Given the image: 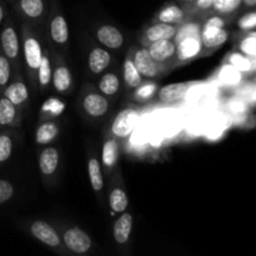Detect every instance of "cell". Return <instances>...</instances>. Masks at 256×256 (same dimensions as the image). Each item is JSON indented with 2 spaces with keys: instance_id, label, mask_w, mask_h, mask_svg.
Wrapping results in <instances>:
<instances>
[{
  "instance_id": "6da1fadb",
  "label": "cell",
  "mask_w": 256,
  "mask_h": 256,
  "mask_svg": "<svg viewBox=\"0 0 256 256\" xmlns=\"http://www.w3.org/2000/svg\"><path fill=\"white\" fill-rule=\"evenodd\" d=\"M20 42H22V72L26 75V82L34 94L38 92V69L42 62V48L40 35L35 30L34 25L22 22L20 29Z\"/></svg>"
},
{
  "instance_id": "7a4b0ae2",
  "label": "cell",
  "mask_w": 256,
  "mask_h": 256,
  "mask_svg": "<svg viewBox=\"0 0 256 256\" xmlns=\"http://www.w3.org/2000/svg\"><path fill=\"white\" fill-rule=\"evenodd\" d=\"M202 22L188 19L178 26L174 42L176 44V65H184L202 55Z\"/></svg>"
},
{
  "instance_id": "3957f363",
  "label": "cell",
  "mask_w": 256,
  "mask_h": 256,
  "mask_svg": "<svg viewBox=\"0 0 256 256\" xmlns=\"http://www.w3.org/2000/svg\"><path fill=\"white\" fill-rule=\"evenodd\" d=\"M46 22L49 48L58 54H65L69 48V25L56 0L52 2V9L48 12Z\"/></svg>"
},
{
  "instance_id": "277c9868",
  "label": "cell",
  "mask_w": 256,
  "mask_h": 256,
  "mask_svg": "<svg viewBox=\"0 0 256 256\" xmlns=\"http://www.w3.org/2000/svg\"><path fill=\"white\" fill-rule=\"evenodd\" d=\"M0 50L9 60L12 72H22V42L12 18L6 16L0 28Z\"/></svg>"
},
{
  "instance_id": "5b68a950",
  "label": "cell",
  "mask_w": 256,
  "mask_h": 256,
  "mask_svg": "<svg viewBox=\"0 0 256 256\" xmlns=\"http://www.w3.org/2000/svg\"><path fill=\"white\" fill-rule=\"evenodd\" d=\"M80 108L86 116L99 119L108 114L110 109V102L99 90L88 84L84 85L80 95Z\"/></svg>"
},
{
  "instance_id": "8992f818",
  "label": "cell",
  "mask_w": 256,
  "mask_h": 256,
  "mask_svg": "<svg viewBox=\"0 0 256 256\" xmlns=\"http://www.w3.org/2000/svg\"><path fill=\"white\" fill-rule=\"evenodd\" d=\"M50 58H52V86L58 94L68 95L72 90V75L65 62L64 56L50 49Z\"/></svg>"
},
{
  "instance_id": "52a82bcc",
  "label": "cell",
  "mask_w": 256,
  "mask_h": 256,
  "mask_svg": "<svg viewBox=\"0 0 256 256\" xmlns=\"http://www.w3.org/2000/svg\"><path fill=\"white\" fill-rule=\"evenodd\" d=\"M2 95L9 99L19 109H22V112H26L30 106V88L25 82L24 72H12V79Z\"/></svg>"
},
{
  "instance_id": "ba28073f",
  "label": "cell",
  "mask_w": 256,
  "mask_h": 256,
  "mask_svg": "<svg viewBox=\"0 0 256 256\" xmlns=\"http://www.w3.org/2000/svg\"><path fill=\"white\" fill-rule=\"evenodd\" d=\"M132 59H134L138 72H140L144 80H154L169 72L166 68L152 59L145 46H132Z\"/></svg>"
},
{
  "instance_id": "9c48e42d",
  "label": "cell",
  "mask_w": 256,
  "mask_h": 256,
  "mask_svg": "<svg viewBox=\"0 0 256 256\" xmlns=\"http://www.w3.org/2000/svg\"><path fill=\"white\" fill-rule=\"evenodd\" d=\"M15 12L25 22L42 25L46 22V0H15Z\"/></svg>"
},
{
  "instance_id": "30bf717a",
  "label": "cell",
  "mask_w": 256,
  "mask_h": 256,
  "mask_svg": "<svg viewBox=\"0 0 256 256\" xmlns=\"http://www.w3.org/2000/svg\"><path fill=\"white\" fill-rule=\"evenodd\" d=\"M152 59L168 70L174 69L176 65V44L174 39H162L145 46Z\"/></svg>"
},
{
  "instance_id": "8fae6325",
  "label": "cell",
  "mask_w": 256,
  "mask_h": 256,
  "mask_svg": "<svg viewBox=\"0 0 256 256\" xmlns=\"http://www.w3.org/2000/svg\"><path fill=\"white\" fill-rule=\"evenodd\" d=\"M139 120V110L134 109V108L122 110L112 120V126H110L112 135L116 139H128L135 130Z\"/></svg>"
},
{
  "instance_id": "7c38bea8",
  "label": "cell",
  "mask_w": 256,
  "mask_h": 256,
  "mask_svg": "<svg viewBox=\"0 0 256 256\" xmlns=\"http://www.w3.org/2000/svg\"><path fill=\"white\" fill-rule=\"evenodd\" d=\"M60 236H62V242L64 244L65 249L74 252V254H88L92 248V238L84 230H82L78 226L68 228Z\"/></svg>"
},
{
  "instance_id": "4fadbf2b",
  "label": "cell",
  "mask_w": 256,
  "mask_h": 256,
  "mask_svg": "<svg viewBox=\"0 0 256 256\" xmlns=\"http://www.w3.org/2000/svg\"><path fill=\"white\" fill-rule=\"evenodd\" d=\"M30 232H32V236L40 242L42 244L46 245V246L52 248V249L58 250V252H62L64 244L62 242V236L59 235V232L54 229V226L49 224L46 222H42V220H36V222H32L30 225Z\"/></svg>"
},
{
  "instance_id": "5bb4252c",
  "label": "cell",
  "mask_w": 256,
  "mask_h": 256,
  "mask_svg": "<svg viewBox=\"0 0 256 256\" xmlns=\"http://www.w3.org/2000/svg\"><path fill=\"white\" fill-rule=\"evenodd\" d=\"M230 32L226 28H202V55L206 56L212 54L229 40Z\"/></svg>"
},
{
  "instance_id": "9a60e30c",
  "label": "cell",
  "mask_w": 256,
  "mask_h": 256,
  "mask_svg": "<svg viewBox=\"0 0 256 256\" xmlns=\"http://www.w3.org/2000/svg\"><path fill=\"white\" fill-rule=\"evenodd\" d=\"M95 39L98 40L100 45L108 50H118L122 49L125 42L124 34L120 32L119 28L110 24H102L95 29Z\"/></svg>"
},
{
  "instance_id": "2e32d148",
  "label": "cell",
  "mask_w": 256,
  "mask_h": 256,
  "mask_svg": "<svg viewBox=\"0 0 256 256\" xmlns=\"http://www.w3.org/2000/svg\"><path fill=\"white\" fill-rule=\"evenodd\" d=\"M112 62V54L105 48L94 45L88 52V70L94 78H99L102 72H106Z\"/></svg>"
},
{
  "instance_id": "e0dca14e",
  "label": "cell",
  "mask_w": 256,
  "mask_h": 256,
  "mask_svg": "<svg viewBox=\"0 0 256 256\" xmlns=\"http://www.w3.org/2000/svg\"><path fill=\"white\" fill-rule=\"evenodd\" d=\"M178 25L165 24V22H152L149 26L142 30L140 35L142 46H148L152 42L162 39H174L176 34Z\"/></svg>"
},
{
  "instance_id": "ac0fdd59",
  "label": "cell",
  "mask_w": 256,
  "mask_h": 256,
  "mask_svg": "<svg viewBox=\"0 0 256 256\" xmlns=\"http://www.w3.org/2000/svg\"><path fill=\"white\" fill-rule=\"evenodd\" d=\"M22 109L12 104L9 99L0 95V130L20 128L22 120Z\"/></svg>"
},
{
  "instance_id": "d6986e66",
  "label": "cell",
  "mask_w": 256,
  "mask_h": 256,
  "mask_svg": "<svg viewBox=\"0 0 256 256\" xmlns=\"http://www.w3.org/2000/svg\"><path fill=\"white\" fill-rule=\"evenodd\" d=\"M195 85L194 82H182L168 84L158 89L156 96L158 100L162 104H174L185 99L189 90Z\"/></svg>"
},
{
  "instance_id": "ffe728a7",
  "label": "cell",
  "mask_w": 256,
  "mask_h": 256,
  "mask_svg": "<svg viewBox=\"0 0 256 256\" xmlns=\"http://www.w3.org/2000/svg\"><path fill=\"white\" fill-rule=\"evenodd\" d=\"M60 164L59 149L54 145H45L39 154V170L45 179L56 174Z\"/></svg>"
},
{
  "instance_id": "44dd1931",
  "label": "cell",
  "mask_w": 256,
  "mask_h": 256,
  "mask_svg": "<svg viewBox=\"0 0 256 256\" xmlns=\"http://www.w3.org/2000/svg\"><path fill=\"white\" fill-rule=\"evenodd\" d=\"M189 19L186 12L178 2H168L155 14L152 22H165V24L180 25Z\"/></svg>"
},
{
  "instance_id": "7402d4cb",
  "label": "cell",
  "mask_w": 256,
  "mask_h": 256,
  "mask_svg": "<svg viewBox=\"0 0 256 256\" xmlns=\"http://www.w3.org/2000/svg\"><path fill=\"white\" fill-rule=\"evenodd\" d=\"M52 58H50V48H44L42 62L38 69V92L46 94L52 88Z\"/></svg>"
},
{
  "instance_id": "603a6c76",
  "label": "cell",
  "mask_w": 256,
  "mask_h": 256,
  "mask_svg": "<svg viewBox=\"0 0 256 256\" xmlns=\"http://www.w3.org/2000/svg\"><path fill=\"white\" fill-rule=\"evenodd\" d=\"M99 82H98V90L102 92L108 99H114L120 92L122 88V80H120L118 72L110 70V72H104L100 75Z\"/></svg>"
},
{
  "instance_id": "cb8c5ba5",
  "label": "cell",
  "mask_w": 256,
  "mask_h": 256,
  "mask_svg": "<svg viewBox=\"0 0 256 256\" xmlns=\"http://www.w3.org/2000/svg\"><path fill=\"white\" fill-rule=\"evenodd\" d=\"M132 222H134L132 215L128 212H122V215L115 220L114 228H112V236L118 245L128 244L130 235H132Z\"/></svg>"
},
{
  "instance_id": "d4e9b609",
  "label": "cell",
  "mask_w": 256,
  "mask_h": 256,
  "mask_svg": "<svg viewBox=\"0 0 256 256\" xmlns=\"http://www.w3.org/2000/svg\"><path fill=\"white\" fill-rule=\"evenodd\" d=\"M122 80H124L125 88L128 90H134L144 80L135 66L134 59H132V46L128 52L124 59V64H122Z\"/></svg>"
},
{
  "instance_id": "484cf974",
  "label": "cell",
  "mask_w": 256,
  "mask_h": 256,
  "mask_svg": "<svg viewBox=\"0 0 256 256\" xmlns=\"http://www.w3.org/2000/svg\"><path fill=\"white\" fill-rule=\"evenodd\" d=\"M60 132L59 124L55 122V119H45L42 120L36 128L35 132V142L38 145H50L58 138Z\"/></svg>"
},
{
  "instance_id": "4316f807",
  "label": "cell",
  "mask_w": 256,
  "mask_h": 256,
  "mask_svg": "<svg viewBox=\"0 0 256 256\" xmlns=\"http://www.w3.org/2000/svg\"><path fill=\"white\" fill-rule=\"evenodd\" d=\"M119 162V142L115 136H109L104 140L102 149V166L112 172Z\"/></svg>"
},
{
  "instance_id": "83f0119b",
  "label": "cell",
  "mask_w": 256,
  "mask_h": 256,
  "mask_svg": "<svg viewBox=\"0 0 256 256\" xmlns=\"http://www.w3.org/2000/svg\"><path fill=\"white\" fill-rule=\"evenodd\" d=\"M242 0H214L212 8L205 16L216 14L228 18V19H232L239 12V10L242 9Z\"/></svg>"
},
{
  "instance_id": "f1b7e54d",
  "label": "cell",
  "mask_w": 256,
  "mask_h": 256,
  "mask_svg": "<svg viewBox=\"0 0 256 256\" xmlns=\"http://www.w3.org/2000/svg\"><path fill=\"white\" fill-rule=\"evenodd\" d=\"M224 62H226V65L242 74H252L255 72V59L245 56L239 52H229Z\"/></svg>"
},
{
  "instance_id": "f546056e",
  "label": "cell",
  "mask_w": 256,
  "mask_h": 256,
  "mask_svg": "<svg viewBox=\"0 0 256 256\" xmlns=\"http://www.w3.org/2000/svg\"><path fill=\"white\" fill-rule=\"evenodd\" d=\"M88 175L90 184L95 194H100L104 190V175L102 170V162L96 156H92L88 160Z\"/></svg>"
},
{
  "instance_id": "4dcf8cb0",
  "label": "cell",
  "mask_w": 256,
  "mask_h": 256,
  "mask_svg": "<svg viewBox=\"0 0 256 256\" xmlns=\"http://www.w3.org/2000/svg\"><path fill=\"white\" fill-rule=\"evenodd\" d=\"M66 104L60 98L52 96L42 102L40 108V119H56L58 116L64 114Z\"/></svg>"
},
{
  "instance_id": "1f68e13d",
  "label": "cell",
  "mask_w": 256,
  "mask_h": 256,
  "mask_svg": "<svg viewBox=\"0 0 256 256\" xmlns=\"http://www.w3.org/2000/svg\"><path fill=\"white\" fill-rule=\"evenodd\" d=\"M109 206L114 214L126 212L129 206V198L122 186H114L109 192Z\"/></svg>"
},
{
  "instance_id": "d6a6232c",
  "label": "cell",
  "mask_w": 256,
  "mask_h": 256,
  "mask_svg": "<svg viewBox=\"0 0 256 256\" xmlns=\"http://www.w3.org/2000/svg\"><path fill=\"white\" fill-rule=\"evenodd\" d=\"M14 152V138L10 129L0 130V166L8 162Z\"/></svg>"
},
{
  "instance_id": "836d02e7",
  "label": "cell",
  "mask_w": 256,
  "mask_h": 256,
  "mask_svg": "<svg viewBox=\"0 0 256 256\" xmlns=\"http://www.w3.org/2000/svg\"><path fill=\"white\" fill-rule=\"evenodd\" d=\"M158 89H159V88H158L156 82H152V80L149 79H145L142 80V82L139 86L135 88V89L132 90V92H132V99L136 100V102H148V100L152 99V98H154Z\"/></svg>"
},
{
  "instance_id": "e575fe53",
  "label": "cell",
  "mask_w": 256,
  "mask_h": 256,
  "mask_svg": "<svg viewBox=\"0 0 256 256\" xmlns=\"http://www.w3.org/2000/svg\"><path fill=\"white\" fill-rule=\"evenodd\" d=\"M238 52L245 56L255 59L256 58V32L254 30L245 32L244 36L238 42Z\"/></svg>"
},
{
  "instance_id": "d590c367",
  "label": "cell",
  "mask_w": 256,
  "mask_h": 256,
  "mask_svg": "<svg viewBox=\"0 0 256 256\" xmlns=\"http://www.w3.org/2000/svg\"><path fill=\"white\" fill-rule=\"evenodd\" d=\"M212 2H214V0H196V2H192V5L185 8L184 10L186 12L189 18L198 16V19H202L210 10Z\"/></svg>"
},
{
  "instance_id": "8d00e7d4",
  "label": "cell",
  "mask_w": 256,
  "mask_h": 256,
  "mask_svg": "<svg viewBox=\"0 0 256 256\" xmlns=\"http://www.w3.org/2000/svg\"><path fill=\"white\" fill-rule=\"evenodd\" d=\"M12 76V65H10L9 60L5 58V55L2 54V50H0V95L2 94V92H4V89L6 88V85L9 84Z\"/></svg>"
},
{
  "instance_id": "74e56055",
  "label": "cell",
  "mask_w": 256,
  "mask_h": 256,
  "mask_svg": "<svg viewBox=\"0 0 256 256\" xmlns=\"http://www.w3.org/2000/svg\"><path fill=\"white\" fill-rule=\"evenodd\" d=\"M232 19L222 16V15L212 14L202 19V28H225L229 25Z\"/></svg>"
},
{
  "instance_id": "f35d334b",
  "label": "cell",
  "mask_w": 256,
  "mask_h": 256,
  "mask_svg": "<svg viewBox=\"0 0 256 256\" xmlns=\"http://www.w3.org/2000/svg\"><path fill=\"white\" fill-rule=\"evenodd\" d=\"M238 26L242 32H250V30H254L256 26V12L254 9L250 10V12H245L244 15L239 18L238 20Z\"/></svg>"
},
{
  "instance_id": "ab89813d",
  "label": "cell",
  "mask_w": 256,
  "mask_h": 256,
  "mask_svg": "<svg viewBox=\"0 0 256 256\" xmlns=\"http://www.w3.org/2000/svg\"><path fill=\"white\" fill-rule=\"evenodd\" d=\"M14 185L9 180L0 179V205L5 204L14 196Z\"/></svg>"
},
{
  "instance_id": "60d3db41",
  "label": "cell",
  "mask_w": 256,
  "mask_h": 256,
  "mask_svg": "<svg viewBox=\"0 0 256 256\" xmlns=\"http://www.w3.org/2000/svg\"><path fill=\"white\" fill-rule=\"evenodd\" d=\"M6 16H8V12H6V9H5V5L4 2L0 0V28H2V22H5Z\"/></svg>"
},
{
  "instance_id": "b9f144b4",
  "label": "cell",
  "mask_w": 256,
  "mask_h": 256,
  "mask_svg": "<svg viewBox=\"0 0 256 256\" xmlns=\"http://www.w3.org/2000/svg\"><path fill=\"white\" fill-rule=\"evenodd\" d=\"M255 6H256V0H242V8H244V9L252 10Z\"/></svg>"
},
{
  "instance_id": "7bdbcfd3",
  "label": "cell",
  "mask_w": 256,
  "mask_h": 256,
  "mask_svg": "<svg viewBox=\"0 0 256 256\" xmlns=\"http://www.w3.org/2000/svg\"><path fill=\"white\" fill-rule=\"evenodd\" d=\"M175 2H176L179 5H182V9H185V8H188L189 5H192V2H196V0H175Z\"/></svg>"
},
{
  "instance_id": "ee69618b",
  "label": "cell",
  "mask_w": 256,
  "mask_h": 256,
  "mask_svg": "<svg viewBox=\"0 0 256 256\" xmlns=\"http://www.w3.org/2000/svg\"><path fill=\"white\" fill-rule=\"evenodd\" d=\"M8 2H15V0H8Z\"/></svg>"
}]
</instances>
